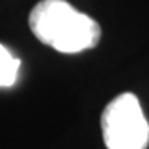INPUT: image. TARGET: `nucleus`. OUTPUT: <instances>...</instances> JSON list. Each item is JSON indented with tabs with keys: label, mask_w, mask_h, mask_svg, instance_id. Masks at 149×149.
<instances>
[{
	"label": "nucleus",
	"mask_w": 149,
	"mask_h": 149,
	"mask_svg": "<svg viewBox=\"0 0 149 149\" xmlns=\"http://www.w3.org/2000/svg\"><path fill=\"white\" fill-rule=\"evenodd\" d=\"M28 25L43 45L66 55L91 50L101 40L100 23L66 0L38 2L30 12Z\"/></svg>",
	"instance_id": "nucleus-1"
},
{
	"label": "nucleus",
	"mask_w": 149,
	"mask_h": 149,
	"mask_svg": "<svg viewBox=\"0 0 149 149\" xmlns=\"http://www.w3.org/2000/svg\"><path fill=\"white\" fill-rule=\"evenodd\" d=\"M22 61L15 58L7 47L0 45V88H10L18 78Z\"/></svg>",
	"instance_id": "nucleus-3"
},
{
	"label": "nucleus",
	"mask_w": 149,
	"mask_h": 149,
	"mask_svg": "<svg viewBox=\"0 0 149 149\" xmlns=\"http://www.w3.org/2000/svg\"><path fill=\"white\" fill-rule=\"evenodd\" d=\"M101 131L108 149H146L149 144V123L133 93H123L108 103Z\"/></svg>",
	"instance_id": "nucleus-2"
}]
</instances>
